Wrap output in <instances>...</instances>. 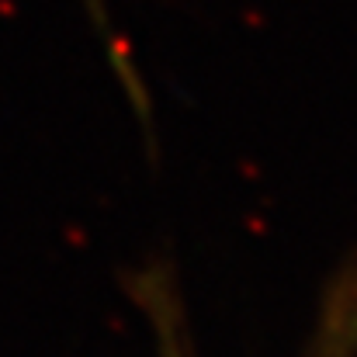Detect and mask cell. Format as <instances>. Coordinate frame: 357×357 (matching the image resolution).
I'll return each mask as SVG.
<instances>
[{"label": "cell", "instance_id": "6da1fadb", "mask_svg": "<svg viewBox=\"0 0 357 357\" xmlns=\"http://www.w3.org/2000/svg\"><path fill=\"white\" fill-rule=\"evenodd\" d=\"M357 354V278L347 281L340 295H333L326 309V323L319 330V347L312 357H354Z\"/></svg>", "mask_w": 357, "mask_h": 357}]
</instances>
